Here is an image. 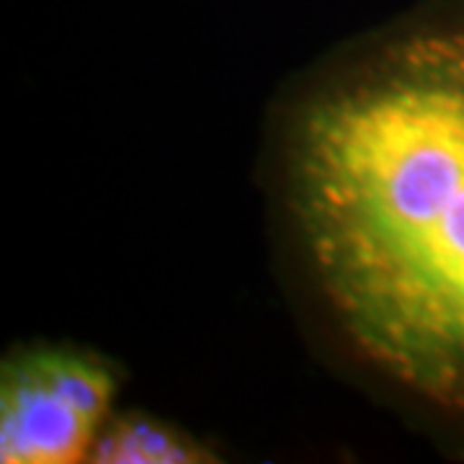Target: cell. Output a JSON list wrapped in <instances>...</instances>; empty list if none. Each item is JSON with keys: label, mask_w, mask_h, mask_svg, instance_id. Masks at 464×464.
I'll list each match as a JSON object with an SVG mask.
<instances>
[{"label": "cell", "mask_w": 464, "mask_h": 464, "mask_svg": "<svg viewBox=\"0 0 464 464\" xmlns=\"http://www.w3.org/2000/svg\"><path fill=\"white\" fill-rule=\"evenodd\" d=\"M116 372L93 351L34 346L0 369V462L88 459L111 418Z\"/></svg>", "instance_id": "obj_2"}, {"label": "cell", "mask_w": 464, "mask_h": 464, "mask_svg": "<svg viewBox=\"0 0 464 464\" xmlns=\"http://www.w3.org/2000/svg\"><path fill=\"white\" fill-rule=\"evenodd\" d=\"M289 201L346 338L464 411V26L405 34L304 106Z\"/></svg>", "instance_id": "obj_1"}, {"label": "cell", "mask_w": 464, "mask_h": 464, "mask_svg": "<svg viewBox=\"0 0 464 464\" xmlns=\"http://www.w3.org/2000/svg\"><path fill=\"white\" fill-rule=\"evenodd\" d=\"M217 457L188 433L145 413L111 415L88 454L96 464H207Z\"/></svg>", "instance_id": "obj_3"}]
</instances>
